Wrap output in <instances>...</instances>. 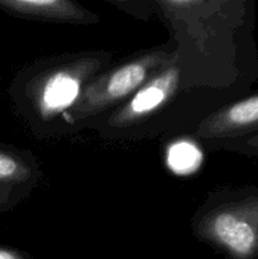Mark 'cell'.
I'll use <instances>...</instances> for the list:
<instances>
[{"label": "cell", "instance_id": "1", "mask_svg": "<svg viewBox=\"0 0 258 259\" xmlns=\"http://www.w3.org/2000/svg\"><path fill=\"white\" fill-rule=\"evenodd\" d=\"M110 60L108 52H83L23 68L9 89L15 111L35 134L57 133L58 121L62 124L91 81L110 67Z\"/></svg>", "mask_w": 258, "mask_h": 259}, {"label": "cell", "instance_id": "2", "mask_svg": "<svg viewBox=\"0 0 258 259\" xmlns=\"http://www.w3.org/2000/svg\"><path fill=\"white\" fill-rule=\"evenodd\" d=\"M189 66L190 61H186L184 47H177L172 60L137 93H134L125 103L106 115L96 119L88 126L96 129L101 136L108 138H139L143 136H152L158 132H175L176 129L181 131L180 121H182V118L180 111H182V116L186 123V131H189L191 128V123L180 101H182L185 108L190 110L189 113L194 119L195 125L201 121L202 118L190 105L189 101L185 100V96H194V99L202 101L214 111L220 108L217 103L209 99L190 94V91L195 94L200 93L190 90V86L195 89V85L190 83L187 80L189 71L186 70Z\"/></svg>", "mask_w": 258, "mask_h": 259}, {"label": "cell", "instance_id": "3", "mask_svg": "<svg viewBox=\"0 0 258 259\" xmlns=\"http://www.w3.org/2000/svg\"><path fill=\"white\" fill-rule=\"evenodd\" d=\"M192 230L225 259H258V187L214 192L192 219Z\"/></svg>", "mask_w": 258, "mask_h": 259}, {"label": "cell", "instance_id": "4", "mask_svg": "<svg viewBox=\"0 0 258 259\" xmlns=\"http://www.w3.org/2000/svg\"><path fill=\"white\" fill-rule=\"evenodd\" d=\"M176 48L174 43H168L104 71L91 81L77 103L63 116L61 132L88 126L125 103L172 60Z\"/></svg>", "mask_w": 258, "mask_h": 259}, {"label": "cell", "instance_id": "5", "mask_svg": "<svg viewBox=\"0 0 258 259\" xmlns=\"http://www.w3.org/2000/svg\"><path fill=\"white\" fill-rule=\"evenodd\" d=\"M187 133L223 149L258 134V90L220 106Z\"/></svg>", "mask_w": 258, "mask_h": 259}, {"label": "cell", "instance_id": "6", "mask_svg": "<svg viewBox=\"0 0 258 259\" xmlns=\"http://www.w3.org/2000/svg\"><path fill=\"white\" fill-rule=\"evenodd\" d=\"M39 168L29 151L0 142V214L10 211L32 192Z\"/></svg>", "mask_w": 258, "mask_h": 259}, {"label": "cell", "instance_id": "7", "mask_svg": "<svg viewBox=\"0 0 258 259\" xmlns=\"http://www.w3.org/2000/svg\"><path fill=\"white\" fill-rule=\"evenodd\" d=\"M0 10L13 17L42 22L91 24L98 15L71 0H0Z\"/></svg>", "mask_w": 258, "mask_h": 259}, {"label": "cell", "instance_id": "8", "mask_svg": "<svg viewBox=\"0 0 258 259\" xmlns=\"http://www.w3.org/2000/svg\"><path fill=\"white\" fill-rule=\"evenodd\" d=\"M202 153L191 139L172 142L167 148V166L176 175H190L199 169Z\"/></svg>", "mask_w": 258, "mask_h": 259}, {"label": "cell", "instance_id": "9", "mask_svg": "<svg viewBox=\"0 0 258 259\" xmlns=\"http://www.w3.org/2000/svg\"><path fill=\"white\" fill-rule=\"evenodd\" d=\"M227 151L238 152V153H243L258 158V134L249 137L247 139H243L238 143L232 144L230 147H228Z\"/></svg>", "mask_w": 258, "mask_h": 259}, {"label": "cell", "instance_id": "10", "mask_svg": "<svg viewBox=\"0 0 258 259\" xmlns=\"http://www.w3.org/2000/svg\"><path fill=\"white\" fill-rule=\"evenodd\" d=\"M0 259H32V257L17 248L0 247Z\"/></svg>", "mask_w": 258, "mask_h": 259}]
</instances>
